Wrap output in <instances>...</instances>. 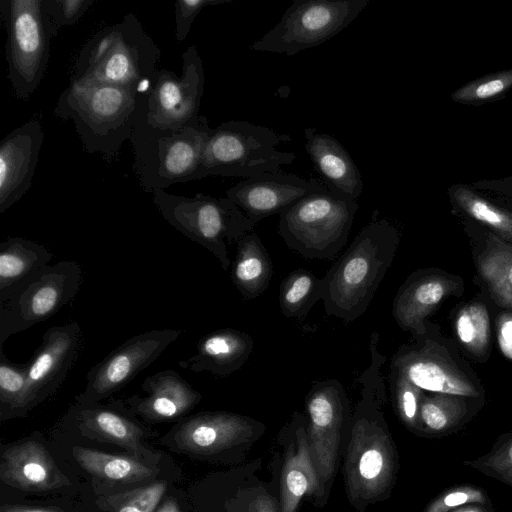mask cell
I'll use <instances>...</instances> for the list:
<instances>
[{
    "label": "cell",
    "mask_w": 512,
    "mask_h": 512,
    "mask_svg": "<svg viewBox=\"0 0 512 512\" xmlns=\"http://www.w3.org/2000/svg\"><path fill=\"white\" fill-rule=\"evenodd\" d=\"M146 107V91L70 78L54 115L71 120L83 148L111 165Z\"/></svg>",
    "instance_id": "1"
},
{
    "label": "cell",
    "mask_w": 512,
    "mask_h": 512,
    "mask_svg": "<svg viewBox=\"0 0 512 512\" xmlns=\"http://www.w3.org/2000/svg\"><path fill=\"white\" fill-rule=\"evenodd\" d=\"M398 242L396 228L378 218L375 211L322 278L327 315L351 322L364 314L393 261Z\"/></svg>",
    "instance_id": "2"
},
{
    "label": "cell",
    "mask_w": 512,
    "mask_h": 512,
    "mask_svg": "<svg viewBox=\"0 0 512 512\" xmlns=\"http://www.w3.org/2000/svg\"><path fill=\"white\" fill-rule=\"evenodd\" d=\"M161 51L134 13L93 35L80 49L71 78L139 88L158 69Z\"/></svg>",
    "instance_id": "3"
},
{
    "label": "cell",
    "mask_w": 512,
    "mask_h": 512,
    "mask_svg": "<svg viewBox=\"0 0 512 512\" xmlns=\"http://www.w3.org/2000/svg\"><path fill=\"white\" fill-rule=\"evenodd\" d=\"M145 109L129 138L133 171L142 188L152 193L201 179L202 154L211 131L207 118L184 130H166L150 126L144 117Z\"/></svg>",
    "instance_id": "4"
},
{
    "label": "cell",
    "mask_w": 512,
    "mask_h": 512,
    "mask_svg": "<svg viewBox=\"0 0 512 512\" xmlns=\"http://www.w3.org/2000/svg\"><path fill=\"white\" fill-rule=\"evenodd\" d=\"M357 210L356 200L327 187L281 212L278 233L305 258L333 260L348 241Z\"/></svg>",
    "instance_id": "5"
},
{
    "label": "cell",
    "mask_w": 512,
    "mask_h": 512,
    "mask_svg": "<svg viewBox=\"0 0 512 512\" xmlns=\"http://www.w3.org/2000/svg\"><path fill=\"white\" fill-rule=\"evenodd\" d=\"M291 141L286 134L244 120H229L211 128L202 154L201 179L208 176L253 178L280 170L296 155L280 151L281 142Z\"/></svg>",
    "instance_id": "6"
},
{
    "label": "cell",
    "mask_w": 512,
    "mask_h": 512,
    "mask_svg": "<svg viewBox=\"0 0 512 512\" xmlns=\"http://www.w3.org/2000/svg\"><path fill=\"white\" fill-rule=\"evenodd\" d=\"M152 201L167 223L212 253L225 271L231 266L227 245L237 243L256 226L227 197L201 192L187 197L157 189L152 191Z\"/></svg>",
    "instance_id": "7"
},
{
    "label": "cell",
    "mask_w": 512,
    "mask_h": 512,
    "mask_svg": "<svg viewBox=\"0 0 512 512\" xmlns=\"http://www.w3.org/2000/svg\"><path fill=\"white\" fill-rule=\"evenodd\" d=\"M0 11L7 33V79L13 95L28 100L46 73L51 39L57 34L43 0H2Z\"/></svg>",
    "instance_id": "8"
},
{
    "label": "cell",
    "mask_w": 512,
    "mask_h": 512,
    "mask_svg": "<svg viewBox=\"0 0 512 512\" xmlns=\"http://www.w3.org/2000/svg\"><path fill=\"white\" fill-rule=\"evenodd\" d=\"M81 283V266L61 260L1 294L0 347L11 335L54 316L75 298Z\"/></svg>",
    "instance_id": "9"
},
{
    "label": "cell",
    "mask_w": 512,
    "mask_h": 512,
    "mask_svg": "<svg viewBox=\"0 0 512 512\" xmlns=\"http://www.w3.org/2000/svg\"><path fill=\"white\" fill-rule=\"evenodd\" d=\"M369 0H294L281 20L250 49L294 56L339 34Z\"/></svg>",
    "instance_id": "10"
},
{
    "label": "cell",
    "mask_w": 512,
    "mask_h": 512,
    "mask_svg": "<svg viewBox=\"0 0 512 512\" xmlns=\"http://www.w3.org/2000/svg\"><path fill=\"white\" fill-rule=\"evenodd\" d=\"M204 67L196 46L182 55V71L157 69L146 89V122L155 128L180 131L201 124L199 114L204 94Z\"/></svg>",
    "instance_id": "11"
},
{
    "label": "cell",
    "mask_w": 512,
    "mask_h": 512,
    "mask_svg": "<svg viewBox=\"0 0 512 512\" xmlns=\"http://www.w3.org/2000/svg\"><path fill=\"white\" fill-rule=\"evenodd\" d=\"M393 467L391 441L379 421L356 419L345 460V482L351 501L367 504L378 499L391 482Z\"/></svg>",
    "instance_id": "12"
},
{
    "label": "cell",
    "mask_w": 512,
    "mask_h": 512,
    "mask_svg": "<svg viewBox=\"0 0 512 512\" xmlns=\"http://www.w3.org/2000/svg\"><path fill=\"white\" fill-rule=\"evenodd\" d=\"M179 329H153L127 339L90 368L80 403L98 402L121 390L150 366L182 334Z\"/></svg>",
    "instance_id": "13"
},
{
    "label": "cell",
    "mask_w": 512,
    "mask_h": 512,
    "mask_svg": "<svg viewBox=\"0 0 512 512\" xmlns=\"http://www.w3.org/2000/svg\"><path fill=\"white\" fill-rule=\"evenodd\" d=\"M83 342L80 325L68 322L49 328L27 363L22 415L54 394L79 357Z\"/></svg>",
    "instance_id": "14"
},
{
    "label": "cell",
    "mask_w": 512,
    "mask_h": 512,
    "mask_svg": "<svg viewBox=\"0 0 512 512\" xmlns=\"http://www.w3.org/2000/svg\"><path fill=\"white\" fill-rule=\"evenodd\" d=\"M348 408L347 396L336 379L313 382L306 396L309 415L308 445L320 483L333 476L341 429Z\"/></svg>",
    "instance_id": "15"
},
{
    "label": "cell",
    "mask_w": 512,
    "mask_h": 512,
    "mask_svg": "<svg viewBox=\"0 0 512 512\" xmlns=\"http://www.w3.org/2000/svg\"><path fill=\"white\" fill-rule=\"evenodd\" d=\"M326 188L318 179L307 180L277 170L238 182L226 191V197L257 224Z\"/></svg>",
    "instance_id": "16"
},
{
    "label": "cell",
    "mask_w": 512,
    "mask_h": 512,
    "mask_svg": "<svg viewBox=\"0 0 512 512\" xmlns=\"http://www.w3.org/2000/svg\"><path fill=\"white\" fill-rule=\"evenodd\" d=\"M44 141L41 120L34 117L13 129L0 142V213L31 188Z\"/></svg>",
    "instance_id": "17"
},
{
    "label": "cell",
    "mask_w": 512,
    "mask_h": 512,
    "mask_svg": "<svg viewBox=\"0 0 512 512\" xmlns=\"http://www.w3.org/2000/svg\"><path fill=\"white\" fill-rule=\"evenodd\" d=\"M260 426L257 421L239 414L206 411L181 422L173 433V440L181 450L208 455L247 441Z\"/></svg>",
    "instance_id": "18"
},
{
    "label": "cell",
    "mask_w": 512,
    "mask_h": 512,
    "mask_svg": "<svg viewBox=\"0 0 512 512\" xmlns=\"http://www.w3.org/2000/svg\"><path fill=\"white\" fill-rule=\"evenodd\" d=\"M403 348L393 357L391 369L421 390L456 396L479 395L469 378L446 360L433 344L419 349Z\"/></svg>",
    "instance_id": "19"
},
{
    "label": "cell",
    "mask_w": 512,
    "mask_h": 512,
    "mask_svg": "<svg viewBox=\"0 0 512 512\" xmlns=\"http://www.w3.org/2000/svg\"><path fill=\"white\" fill-rule=\"evenodd\" d=\"M141 388L146 396L134 395L126 403L130 411L151 422L177 420L202 399V395L173 369L147 376Z\"/></svg>",
    "instance_id": "20"
},
{
    "label": "cell",
    "mask_w": 512,
    "mask_h": 512,
    "mask_svg": "<svg viewBox=\"0 0 512 512\" xmlns=\"http://www.w3.org/2000/svg\"><path fill=\"white\" fill-rule=\"evenodd\" d=\"M0 478L11 487L29 492L50 491L70 484L46 447L35 440L3 452Z\"/></svg>",
    "instance_id": "21"
},
{
    "label": "cell",
    "mask_w": 512,
    "mask_h": 512,
    "mask_svg": "<svg viewBox=\"0 0 512 512\" xmlns=\"http://www.w3.org/2000/svg\"><path fill=\"white\" fill-rule=\"evenodd\" d=\"M457 288V282L443 275H413L394 298L392 314L396 323L403 330L424 334V320L447 296L456 293Z\"/></svg>",
    "instance_id": "22"
},
{
    "label": "cell",
    "mask_w": 512,
    "mask_h": 512,
    "mask_svg": "<svg viewBox=\"0 0 512 512\" xmlns=\"http://www.w3.org/2000/svg\"><path fill=\"white\" fill-rule=\"evenodd\" d=\"M305 149L324 184L357 201L363 192L361 173L349 152L333 136L305 128Z\"/></svg>",
    "instance_id": "23"
},
{
    "label": "cell",
    "mask_w": 512,
    "mask_h": 512,
    "mask_svg": "<svg viewBox=\"0 0 512 512\" xmlns=\"http://www.w3.org/2000/svg\"><path fill=\"white\" fill-rule=\"evenodd\" d=\"M254 348L252 337L233 328H223L203 336L197 343L196 353L178 362L181 368L195 373L209 372L218 377L239 370Z\"/></svg>",
    "instance_id": "24"
},
{
    "label": "cell",
    "mask_w": 512,
    "mask_h": 512,
    "mask_svg": "<svg viewBox=\"0 0 512 512\" xmlns=\"http://www.w3.org/2000/svg\"><path fill=\"white\" fill-rule=\"evenodd\" d=\"M75 428L84 437L113 443L134 451L142 450L141 438L145 430L119 407L97 402L80 403L72 407L69 415Z\"/></svg>",
    "instance_id": "25"
},
{
    "label": "cell",
    "mask_w": 512,
    "mask_h": 512,
    "mask_svg": "<svg viewBox=\"0 0 512 512\" xmlns=\"http://www.w3.org/2000/svg\"><path fill=\"white\" fill-rule=\"evenodd\" d=\"M237 253L231 267V279L246 300L262 295L270 285L273 266L270 255L260 237L252 232L236 243Z\"/></svg>",
    "instance_id": "26"
},
{
    "label": "cell",
    "mask_w": 512,
    "mask_h": 512,
    "mask_svg": "<svg viewBox=\"0 0 512 512\" xmlns=\"http://www.w3.org/2000/svg\"><path fill=\"white\" fill-rule=\"evenodd\" d=\"M296 439L297 449L288 454L282 470L280 512H295L303 496L317 491L320 484L302 426L296 430Z\"/></svg>",
    "instance_id": "27"
},
{
    "label": "cell",
    "mask_w": 512,
    "mask_h": 512,
    "mask_svg": "<svg viewBox=\"0 0 512 512\" xmlns=\"http://www.w3.org/2000/svg\"><path fill=\"white\" fill-rule=\"evenodd\" d=\"M53 253L43 245L22 237L0 243V295L48 266Z\"/></svg>",
    "instance_id": "28"
},
{
    "label": "cell",
    "mask_w": 512,
    "mask_h": 512,
    "mask_svg": "<svg viewBox=\"0 0 512 512\" xmlns=\"http://www.w3.org/2000/svg\"><path fill=\"white\" fill-rule=\"evenodd\" d=\"M478 268L495 302L512 309V245L490 233Z\"/></svg>",
    "instance_id": "29"
},
{
    "label": "cell",
    "mask_w": 512,
    "mask_h": 512,
    "mask_svg": "<svg viewBox=\"0 0 512 512\" xmlns=\"http://www.w3.org/2000/svg\"><path fill=\"white\" fill-rule=\"evenodd\" d=\"M73 455L78 464L88 473L109 481L138 482L156 474L150 467L127 456L84 447H74Z\"/></svg>",
    "instance_id": "30"
},
{
    "label": "cell",
    "mask_w": 512,
    "mask_h": 512,
    "mask_svg": "<svg viewBox=\"0 0 512 512\" xmlns=\"http://www.w3.org/2000/svg\"><path fill=\"white\" fill-rule=\"evenodd\" d=\"M448 194L457 209L486 225L501 239L512 242L511 211L496 206L467 185L455 184Z\"/></svg>",
    "instance_id": "31"
},
{
    "label": "cell",
    "mask_w": 512,
    "mask_h": 512,
    "mask_svg": "<svg viewBox=\"0 0 512 512\" xmlns=\"http://www.w3.org/2000/svg\"><path fill=\"white\" fill-rule=\"evenodd\" d=\"M323 279L306 269L287 275L279 289V305L287 318H305L313 305L323 299Z\"/></svg>",
    "instance_id": "32"
},
{
    "label": "cell",
    "mask_w": 512,
    "mask_h": 512,
    "mask_svg": "<svg viewBox=\"0 0 512 512\" xmlns=\"http://www.w3.org/2000/svg\"><path fill=\"white\" fill-rule=\"evenodd\" d=\"M512 90V68L473 79L451 94L459 104L480 106L504 98Z\"/></svg>",
    "instance_id": "33"
},
{
    "label": "cell",
    "mask_w": 512,
    "mask_h": 512,
    "mask_svg": "<svg viewBox=\"0 0 512 512\" xmlns=\"http://www.w3.org/2000/svg\"><path fill=\"white\" fill-rule=\"evenodd\" d=\"M28 365L15 364L0 347V414L1 419L22 415Z\"/></svg>",
    "instance_id": "34"
},
{
    "label": "cell",
    "mask_w": 512,
    "mask_h": 512,
    "mask_svg": "<svg viewBox=\"0 0 512 512\" xmlns=\"http://www.w3.org/2000/svg\"><path fill=\"white\" fill-rule=\"evenodd\" d=\"M455 328L460 342L474 355L482 356L489 344V314L484 304L471 303L463 307L456 318Z\"/></svg>",
    "instance_id": "35"
},
{
    "label": "cell",
    "mask_w": 512,
    "mask_h": 512,
    "mask_svg": "<svg viewBox=\"0 0 512 512\" xmlns=\"http://www.w3.org/2000/svg\"><path fill=\"white\" fill-rule=\"evenodd\" d=\"M165 490L166 484L157 482L110 495L98 503L103 509L111 512H154Z\"/></svg>",
    "instance_id": "36"
},
{
    "label": "cell",
    "mask_w": 512,
    "mask_h": 512,
    "mask_svg": "<svg viewBox=\"0 0 512 512\" xmlns=\"http://www.w3.org/2000/svg\"><path fill=\"white\" fill-rule=\"evenodd\" d=\"M456 395L436 393L431 397H422L419 418L426 427L440 431L458 419L463 405Z\"/></svg>",
    "instance_id": "37"
},
{
    "label": "cell",
    "mask_w": 512,
    "mask_h": 512,
    "mask_svg": "<svg viewBox=\"0 0 512 512\" xmlns=\"http://www.w3.org/2000/svg\"><path fill=\"white\" fill-rule=\"evenodd\" d=\"M390 379L401 418L408 425H416L419 419L422 390L394 369H391Z\"/></svg>",
    "instance_id": "38"
},
{
    "label": "cell",
    "mask_w": 512,
    "mask_h": 512,
    "mask_svg": "<svg viewBox=\"0 0 512 512\" xmlns=\"http://www.w3.org/2000/svg\"><path fill=\"white\" fill-rule=\"evenodd\" d=\"M44 9L56 34L63 27L73 26L89 10L94 0H43Z\"/></svg>",
    "instance_id": "39"
},
{
    "label": "cell",
    "mask_w": 512,
    "mask_h": 512,
    "mask_svg": "<svg viewBox=\"0 0 512 512\" xmlns=\"http://www.w3.org/2000/svg\"><path fill=\"white\" fill-rule=\"evenodd\" d=\"M232 0H178L175 2V38L183 42L196 16L207 6L229 3Z\"/></svg>",
    "instance_id": "40"
},
{
    "label": "cell",
    "mask_w": 512,
    "mask_h": 512,
    "mask_svg": "<svg viewBox=\"0 0 512 512\" xmlns=\"http://www.w3.org/2000/svg\"><path fill=\"white\" fill-rule=\"evenodd\" d=\"M498 339L502 352L512 358V315L504 314L498 321Z\"/></svg>",
    "instance_id": "41"
},
{
    "label": "cell",
    "mask_w": 512,
    "mask_h": 512,
    "mask_svg": "<svg viewBox=\"0 0 512 512\" xmlns=\"http://www.w3.org/2000/svg\"><path fill=\"white\" fill-rule=\"evenodd\" d=\"M249 512H278L273 498L269 495L260 494L249 504Z\"/></svg>",
    "instance_id": "42"
},
{
    "label": "cell",
    "mask_w": 512,
    "mask_h": 512,
    "mask_svg": "<svg viewBox=\"0 0 512 512\" xmlns=\"http://www.w3.org/2000/svg\"><path fill=\"white\" fill-rule=\"evenodd\" d=\"M471 495L465 491H455L445 496L443 505L446 507L459 506L471 499Z\"/></svg>",
    "instance_id": "43"
},
{
    "label": "cell",
    "mask_w": 512,
    "mask_h": 512,
    "mask_svg": "<svg viewBox=\"0 0 512 512\" xmlns=\"http://www.w3.org/2000/svg\"><path fill=\"white\" fill-rule=\"evenodd\" d=\"M1 512H63L59 508L54 507H45V508H35V507H24V506H14L7 505L3 506Z\"/></svg>",
    "instance_id": "44"
},
{
    "label": "cell",
    "mask_w": 512,
    "mask_h": 512,
    "mask_svg": "<svg viewBox=\"0 0 512 512\" xmlns=\"http://www.w3.org/2000/svg\"><path fill=\"white\" fill-rule=\"evenodd\" d=\"M157 512H180V510L177 502L173 498H170L161 505Z\"/></svg>",
    "instance_id": "45"
},
{
    "label": "cell",
    "mask_w": 512,
    "mask_h": 512,
    "mask_svg": "<svg viewBox=\"0 0 512 512\" xmlns=\"http://www.w3.org/2000/svg\"><path fill=\"white\" fill-rule=\"evenodd\" d=\"M509 458H510V460L512 461V446H511V448L509 449Z\"/></svg>",
    "instance_id": "46"
},
{
    "label": "cell",
    "mask_w": 512,
    "mask_h": 512,
    "mask_svg": "<svg viewBox=\"0 0 512 512\" xmlns=\"http://www.w3.org/2000/svg\"><path fill=\"white\" fill-rule=\"evenodd\" d=\"M462 512H477L475 510H468V511H462Z\"/></svg>",
    "instance_id": "47"
}]
</instances>
